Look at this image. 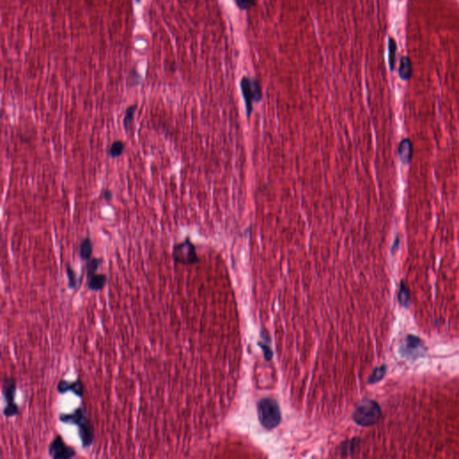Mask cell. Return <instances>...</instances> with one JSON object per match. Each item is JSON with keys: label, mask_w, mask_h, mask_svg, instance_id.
<instances>
[{"label": "cell", "mask_w": 459, "mask_h": 459, "mask_svg": "<svg viewBox=\"0 0 459 459\" xmlns=\"http://www.w3.org/2000/svg\"><path fill=\"white\" fill-rule=\"evenodd\" d=\"M258 415L264 428L272 430L279 425L282 415L277 401L271 398H264L258 405Z\"/></svg>", "instance_id": "obj_1"}, {"label": "cell", "mask_w": 459, "mask_h": 459, "mask_svg": "<svg viewBox=\"0 0 459 459\" xmlns=\"http://www.w3.org/2000/svg\"><path fill=\"white\" fill-rule=\"evenodd\" d=\"M380 417V407L376 402L372 400L361 402L353 413V421L363 427H369L377 424Z\"/></svg>", "instance_id": "obj_2"}, {"label": "cell", "mask_w": 459, "mask_h": 459, "mask_svg": "<svg viewBox=\"0 0 459 459\" xmlns=\"http://www.w3.org/2000/svg\"><path fill=\"white\" fill-rule=\"evenodd\" d=\"M171 256L176 264L188 266L199 262V259L196 254V247L192 243L189 238H186L185 241L174 245Z\"/></svg>", "instance_id": "obj_3"}, {"label": "cell", "mask_w": 459, "mask_h": 459, "mask_svg": "<svg viewBox=\"0 0 459 459\" xmlns=\"http://www.w3.org/2000/svg\"><path fill=\"white\" fill-rule=\"evenodd\" d=\"M241 88L245 101L247 115L250 117L253 103H259L262 99V90L258 81L249 77H243L241 82Z\"/></svg>", "instance_id": "obj_4"}, {"label": "cell", "mask_w": 459, "mask_h": 459, "mask_svg": "<svg viewBox=\"0 0 459 459\" xmlns=\"http://www.w3.org/2000/svg\"><path fill=\"white\" fill-rule=\"evenodd\" d=\"M16 391V380L13 378H5L3 381V397L6 406H4L3 414L6 418L13 417L19 414V406L14 402Z\"/></svg>", "instance_id": "obj_5"}, {"label": "cell", "mask_w": 459, "mask_h": 459, "mask_svg": "<svg viewBox=\"0 0 459 459\" xmlns=\"http://www.w3.org/2000/svg\"><path fill=\"white\" fill-rule=\"evenodd\" d=\"M49 455L54 459H69L76 457V451L63 441L60 435H57L52 442L49 443Z\"/></svg>", "instance_id": "obj_6"}, {"label": "cell", "mask_w": 459, "mask_h": 459, "mask_svg": "<svg viewBox=\"0 0 459 459\" xmlns=\"http://www.w3.org/2000/svg\"><path fill=\"white\" fill-rule=\"evenodd\" d=\"M76 426L79 430L78 434L80 438L82 447L84 449H86V448L92 446L94 442V428L92 422L88 419L87 416H85V418H83L78 424H76Z\"/></svg>", "instance_id": "obj_7"}, {"label": "cell", "mask_w": 459, "mask_h": 459, "mask_svg": "<svg viewBox=\"0 0 459 459\" xmlns=\"http://www.w3.org/2000/svg\"><path fill=\"white\" fill-rule=\"evenodd\" d=\"M57 391L59 394H66L69 391H72L77 397H82L85 393V388L80 379H77L76 381H72V382L61 379L59 380L58 386H57Z\"/></svg>", "instance_id": "obj_8"}, {"label": "cell", "mask_w": 459, "mask_h": 459, "mask_svg": "<svg viewBox=\"0 0 459 459\" xmlns=\"http://www.w3.org/2000/svg\"><path fill=\"white\" fill-rule=\"evenodd\" d=\"M85 416H86V409L83 406H79L70 414H60L58 419L60 422H62L63 424L76 425L81 420L85 418Z\"/></svg>", "instance_id": "obj_9"}, {"label": "cell", "mask_w": 459, "mask_h": 459, "mask_svg": "<svg viewBox=\"0 0 459 459\" xmlns=\"http://www.w3.org/2000/svg\"><path fill=\"white\" fill-rule=\"evenodd\" d=\"M398 156L404 164H409L413 157V144L410 139L402 140L398 147Z\"/></svg>", "instance_id": "obj_10"}, {"label": "cell", "mask_w": 459, "mask_h": 459, "mask_svg": "<svg viewBox=\"0 0 459 459\" xmlns=\"http://www.w3.org/2000/svg\"><path fill=\"white\" fill-rule=\"evenodd\" d=\"M108 277L104 274H95L87 278V288L92 292H100L107 285Z\"/></svg>", "instance_id": "obj_11"}, {"label": "cell", "mask_w": 459, "mask_h": 459, "mask_svg": "<svg viewBox=\"0 0 459 459\" xmlns=\"http://www.w3.org/2000/svg\"><path fill=\"white\" fill-rule=\"evenodd\" d=\"M398 75L402 80L409 81L413 76V67L409 57H403L400 59V65L398 68Z\"/></svg>", "instance_id": "obj_12"}, {"label": "cell", "mask_w": 459, "mask_h": 459, "mask_svg": "<svg viewBox=\"0 0 459 459\" xmlns=\"http://www.w3.org/2000/svg\"><path fill=\"white\" fill-rule=\"evenodd\" d=\"M94 251V243L89 237H85L81 241L79 245V257L82 260L87 261L92 259V255Z\"/></svg>", "instance_id": "obj_13"}, {"label": "cell", "mask_w": 459, "mask_h": 459, "mask_svg": "<svg viewBox=\"0 0 459 459\" xmlns=\"http://www.w3.org/2000/svg\"><path fill=\"white\" fill-rule=\"evenodd\" d=\"M388 65L391 71H394L397 62V46L396 40L393 38L388 39Z\"/></svg>", "instance_id": "obj_14"}, {"label": "cell", "mask_w": 459, "mask_h": 459, "mask_svg": "<svg viewBox=\"0 0 459 459\" xmlns=\"http://www.w3.org/2000/svg\"><path fill=\"white\" fill-rule=\"evenodd\" d=\"M137 109H138V105L133 104V105H130V107L127 108L126 110L125 115L123 118V128L127 132H129L132 129L135 113L137 112Z\"/></svg>", "instance_id": "obj_15"}, {"label": "cell", "mask_w": 459, "mask_h": 459, "mask_svg": "<svg viewBox=\"0 0 459 459\" xmlns=\"http://www.w3.org/2000/svg\"><path fill=\"white\" fill-rule=\"evenodd\" d=\"M66 274L67 277V286L71 290H77L79 286V280L76 271L72 268L71 266L67 263L66 266Z\"/></svg>", "instance_id": "obj_16"}, {"label": "cell", "mask_w": 459, "mask_h": 459, "mask_svg": "<svg viewBox=\"0 0 459 459\" xmlns=\"http://www.w3.org/2000/svg\"><path fill=\"white\" fill-rule=\"evenodd\" d=\"M103 259L99 258H92L86 261L85 264V270H86V278H89L97 273L100 266L103 264Z\"/></svg>", "instance_id": "obj_17"}, {"label": "cell", "mask_w": 459, "mask_h": 459, "mask_svg": "<svg viewBox=\"0 0 459 459\" xmlns=\"http://www.w3.org/2000/svg\"><path fill=\"white\" fill-rule=\"evenodd\" d=\"M124 150H125V143L124 142H122L121 140L114 141L111 145V147L108 148V155L110 156L111 158H119V157H121L122 155Z\"/></svg>", "instance_id": "obj_18"}, {"label": "cell", "mask_w": 459, "mask_h": 459, "mask_svg": "<svg viewBox=\"0 0 459 459\" xmlns=\"http://www.w3.org/2000/svg\"><path fill=\"white\" fill-rule=\"evenodd\" d=\"M236 4L242 10H248L255 4V0H236Z\"/></svg>", "instance_id": "obj_19"}, {"label": "cell", "mask_w": 459, "mask_h": 459, "mask_svg": "<svg viewBox=\"0 0 459 459\" xmlns=\"http://www.w3.org/2000/svg\"><path fill=\"white\" fill-rule=\"evenodd\" d=\"M385 371H386L385 367H382V368L377 369L374 373H373V375H372V378L370 379L371 382H372V381L375 382V381H378V380H379V379H382V377H383L384 374H385Z\"/></svg>", "instance_id": "obj_20"}, {"label": "cell", "mask_w": 459, "mask_h": 459, "mask_svg": "<svg viewBox=\"0 0 459 459\" xmlns=\"http://www.w3.org/2000/svg\"><path fill=\"white\" fill-rule=\"evenodd\" d=\"M101 197H102L103 199H104V200L108 201V202L112 200V198H113V192H112V190H110V189H105V190L103 192V194H102Z\"/></svg>", "instance_id": "obj_21"}, {"label": "cell", "mask_w": 459, "mask_h": 459, "mask_svg": "<svg viewBox=\"0 0 459 459\" xmlns=\"http://www.w3.org/2000/svg\"><path fill=\"white\" fill-rule=\"evenodd\" d=\"M399 245H400V240H399V235H397V238H396V240H395V241H394V243H393V245H392L393 253H394V251H396V250H398V248H399Z\"/></svg>", "instance_id": "obj_22"}, {"label": "cell", "mask_w": 459, "mask_h": 459, "mask_svg": "<svg viewBox=\"0 0 459 459\" xmlns=\"http://www.w3.org/2000/svg\"><path fill=\"white\" fill-rule=\"evenodd\" d=\"M137 1H140V0H137Z\"/></svg>", "instance_id": "obj_23"}]
</instances>
